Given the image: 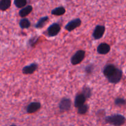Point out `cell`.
<instances>
[{
	"instance_id": "cell-17",
	"label": "cell",
	"mask_w": 126,
	"mask_h": 126,
	"mask_svg": "<svg viewBox=\"0 0 126 126\" xmlns=\"http://www.w3.org/2000/svg\"><path fill=\"white\" fill-rule=\"evenodd\" d=\"M19 26L22 29L28 28L31 26V23L29 20L27 18H23L19 22Z\"/></svg>"
},
{
	"instance_id": "cell-16",
	"label": "cell",
	"mask_w": 126,
	"mask_h": 126,
	"mask_svg": "<svg viewBox=\"0 0 126 126\" xmlns=\"http://www.w3.org/2000/svg\"><path fill=\"white\" fill-rule=\"evenodd\" d=\"M11 5V1L10 0H1L0 1V10L2 11L8 9Z\"/></svg>"
},
{
	"instance_id": "cell-9",
	"label": "cell",
	"mask_w": 126,
	"mask_h": 126,
	"mask_svg": "<svg viewBox=\"0 0 126 126\" xmlns=\"http://www.w3.org/2000/svg\"><path fill=\"white\" fill-rule=\"evenodd\" d=\"M116 68L117 67L115 65H113V64H108V65H105L103 68V75L107 78H108L115 72Z\"/></svg>"
},
{
	"instance_id": "cell-13",
	"label": "cell",
	"mask_w": 126,
	"mask_h": 126,
	"mask_svg": "<svg viewBox=\"0 0 126 126\" xmlns=\"http://www.w3.org/2000/svg\"><path fill=\"white\" fill-rule=\"evenodd\" d=\"M33 11V6H31V5H28L26 7H23L22 9L20 10L19 12V16L21 17H25L26 16H27L28 15H29L31 12Z\"/></svg>"
},
{
	"instance_id": "cell-23",
	"label": "cell",
	"mask_w": 126,
	"mask_h": 126,
	"mask_svg": "<svg viewBox=\"0 0 126 126\" xmlns=\"http://www.w3.org/2000/svg\"><path fill=\"white\" fill-rule=\"evenodd\" d=\"M38 39H39V37L34 36L33 37V38H30L29 40V42H28V44H29L30 46H31L32 47H33L34 44L36 43V42L38 41Z\"/></svg>"
},
{
	"instance_id": "cell-8",
	"label": "cell",
	"mask_w": 126,
	"mask_h": 126,
	"mask_svg": "<svg viewBox=\"0 0 126 126\" xmlns=\"http://www.w3.org/2000/svg\"><path fill=\"white\" fill-rule=\"evenodd\" d=\"M41 107V105L39 102H31L27 106V108H26V111H27V113L32 114V113H34L38 111V110H39Z\"/></svg>"
},
{
	"instance_id": "cell-2",
	"label": "cell",
	"mask_w": 126,
	"mask_h": 126,
	"mask_svg": "<svg viewBox=\"0 0 126 126\" xmlns=\"http://www.w3.org/2000/svg\"><path fill=\"white\" fill-rule=\"evenodd\" d=\"M60 30L61 27L60 25L58 23H54L48 27L46 32H44V33L48 37H54L59 34Z\"/></svg>"
},
{
	"instance_id": "cell-5",
	"label": "cell",
	"mask_w": 126,
	"mask_h": 126,
	"mask_svg": "<svg viewBox=\"0 0 126 126\" xmlns=\"http://www.w3.org/2000/svg\"><path fill=\"white\" fill-rule=\"evenodd\" d=\"M123 77V71L117 68L115 72L111 76L107 78L108 82L112 84H117L119 82Z\"/></svg>"
},
{
	"instance_id": "cell-14",
	"label": "cell",
	"mask_w": 126,
	"mask_h": 126,
	"mask_svg": "<svg viewBox=\"0 0 126 126\" xmlns=\"http://www.w3.org/2000/svg\"><path fill=\"white\" fill-rule=\"evenodd\" d=\"M49 19V18L48 16H45V17H41V18H39L38 22L36 23L35 25H34V27L36 28H38V29H40V28H43L46 25L47 22H48Z\"/></svg>"
},
{
	"instance_id": "cell-21",
	"label": "cell",
	"mask_w": 126,
	"mask_h": 126,
	"mask_svg": "<svg viewBox=\"0 0 126 126\" xmlns=\"http://www.w3.org/2000/svg\"><path fill=\"white\" fill-rule=\"evenodd\" d=\"M94 69H95L94 65L92 63H91L85 67L84 71H85V73H86V75H91V74L94 72Z\"/></svg>"
},
{
	"instance_id": "cell-22",
	"label": "cell",
	"mask_w": 126,
	"mask_h": 126,
	"mask_svg": "<svg viewBox=\"0 0 126 126\" xmlns=\"http://www.w3.org/2000/svg\"><path fill=\"white\" fill-rule=\"evenodd\" d=\"M126 100L123 98L118 97V98H116L114 100V103L118 107H123V106H124L126 105Z\"/></svg>"
},
{
	"instance_id": "cell-12",
	"label": "cell",
	"mask_w": 126,
	"mask_h": 126,
	"mask_svg": "<svg viewBox=\"0 0 126 126\" xmlns=\"http://www.w3.org/2000/svg\"><path fill=\"white\" fill-rule=\"evenodd\" d=\"M86 98L84 97L82 94H78L76 95L75 99V107L76 108H79L80 107L84 104Z\"/></svg>"
},
{
	"instance_id": "cell-15",
	"label": "cell",
	"mask_w": 126,
	"mask_h": 126,
	"mask_svg": "<svg viewBox=\"0 0 126 126\" xmlns=\"http://www.w3.org/2000/svg\"><path fill=\"white\" fill-rule=\"evenodd\" d=\"M65 12H66V10H65V7L63 6H59V7L52 10L51 14L54 15V16H63Z\"/></svg>"
},
{
	"instance_id": "cell-19",
	"label": "cell",
	"mask_w": 126,
	"mask_h": 126,
	"mask_svg": "<svg viewBox=\"0 0 126 126\" xmlns=\"http://www.w3.org/2000/svg\"><path fill=\"white\" fill-rule=\"evenodd\" d=\"M89 110V106L88 105L84 104L83 105L80 107L79 108H78V113L79 114H86Z\"/></svg>"
},
{
	"instance_id": "cell-10",
	"label": "cell",
	"mask_w": 126,
	"mask_h": 126,
	"mask_svg": "<svg viewBox=\"0 0 126 126\" xmlns=\"http://www.w3.org/2000/svg\"><path fill=\"white\" fill-rule=\"evenodd\" d=\"M38 65L36 63H32L30 65L25 66L22 69V73L24 75H32L38 69Z\"/></svg>"
},
{
	"instance_id": "cell-6",
	"label": "cell",
	"mask_w": 126,
	"mask_h": 126,
	"mask_svg": "<svg viewBox=\"0 0 126 126\" xmlns=\"http://www.w3.org/2000/svg\"><path fill=\"white\" fill-rule=\"evenodd\" d=\"M82 23V21L80 18H74L71 20V21L68 22L67 24L65 25V29L67 30L68 32H72L74 30L76 29V28L79 27Z\"/></svg>"
},
{
	"instance_id": "cell-11",
	"label": "cell",
	"mask_w": 126,
	"mask_h": 126,
	"mask_svg": "<svg viewBox=\"0 0 126 126\" xmlns=\"http://www.w3.org/2000/svg\"><path fill=\"white\" fill-rule=\"evenodd\" d=\"M111 50V47L107 43H101L98 46L97 49V52L99 54H102V55H106L108 53L110 52Z\"/></svg>"
},
{
	"instance_id": "cell-4",
	"label": "cell",
	"mask_w": 126,
	"mask_h": 126,
	"mask_svg": "<svg viewBox=\"0 0 126 126\" xmlns=\"http://www.w3.org/2000/svg\"><path fill=\"white\" fill-rule=\"evenodd\" d=\"M59 108L61 113L68 111L71 108V100L68 98H63L60 100Z\"/></svg>"
},
{
	"instance_id": "cell-1",
	"label": "cell",
	"mask_w": 126,
	"mask_h": 126,
	"mask_svg": "<svg viewBox=\"0 0 126 126\" xmlns=\"http://www.w3.org/2000/svg\"><path fill=\"white\" fill-rule=\"evenodd\" d=\"M105 121L107 124L114 126H122L125 124L126 118L121 114H116L105 117Z\"/></svg>"
},
{
	"instance_id": "cell-7",
	"label": "cell",
	"mask_w": 126,
	"mask_h": 126,
	"mask_svg": "<svg viewBox=\"0 0 126 126\" xmlns=\"http://www.w3.org/2000/svg\"><path fill=\"white\" fill-rule=\"evenodd\" d=\"M105 27L101 25H97L92 33V36L95 39H100L103 37L105 32Z\"/></svg>"
},
{
	"instance_id": "cell-20",
	"label": "cell",
	"mask_w": 126,
	"mask_h": 126,
	"mask_svg": "<svg viewBox=\"0 0 126 126\" xmlns=\"http://www.w3.org/2000/svg\"><path fill=\"white\" fill-rule=\"evenodd\" d=\"M14 4L17 8H22L27 4V1L26 0H14Z\"/></svg>"
},
{
	"instance_id": "cell-3",
	"label": "cell",
	"mask_w": 126,
	"mask_h": 126,
	"mask_svg": "<svg viewBox=\"0 0 126 126\" xmlns=\"http://www.w3.org/2000/svg\"><path fill=\"white\" fill-rule=\"evenodd\" d=\"M86 52L83 50H78L71 58V63L76 65L82 62L84 59Z\"/></svg>"
},
{
	"instance_id": "cell-24",
	"label": "cell",
	"mask_w": 126,
	"mask_h": 126,
	"mask_svg": "<svg viewBox=\"0 0 126 126\" xmlns=\"http://www.w3.org/2000/svg\"><path fill=\"white\" fill-rule=\"evenodd\" d=\"M10 126H17L15 125V124H12V125H11Z\"/></svg>"
},
{
	"instance_id": "cell-18",
	"label": "cell",
	"mask_w": 126,
	"mask_h": 126,
	"mask_svg": "<svg viewBox=\"0 0 126 126\" xmlns=\"http://www.w3.org/2000/svg\"><path fill=\"white\" fill-rule=\"evenodd\" d=\"M82 94L86 98H91L92 96V89L89 87L85 86L82 89Z\"/></svg>"
}]
</instances>
